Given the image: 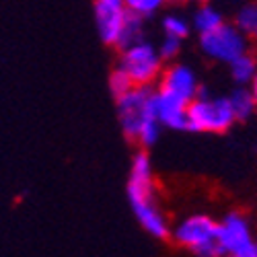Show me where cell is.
Wrapping results in <instances>:
<instances>
[{
	"label": "cell",
	"instance_id": "d6986e66",
	"mask_svg": "<svg viewBox=\"0 0 257 257\" xmlns=\"http://www.w3.org/2000/svg\"><path fill=\"white\" fill-rule=\"evenodd\" d=\"M230 257H257V243L249 245L247 249H243V251H239V253H234V255H230Z\"/></svg>",
	"mask_w": 257,
	"mask_h": 257
},
{
	"label": "cell",
	"instance_id": "2e32d148",
	"mask_svg": "<svg viewBox=\"0 0 257 257\" xmlns=\"http://www.w3.org/2000/svg\"><path fill=\"white\" fill-rule=\"evenodd\" d=\"M123 5L132 15H136V17L146 21V19H151L153 15H157L163 9L165 0H123Z\"/></svg>",
	"mask_w": 257,
	"mask_h": 257
},
{
	"label": "cell",
	"instance_id": "9c48e42d",
	"mask_svg": "<svg viewBox=\"0 0 257 257\" xmlns=\"http://www.w3.org/2000/svg\"><path fill=\"white\" fill-rule=\"evenodd\" d=\"M157 87L185 99L187 103L194 101L202 91L196 70L191 66H187V64H183V62H171L169 66H165L163 74L157 82Z\"/></svg>",
	"mask_w": 257,
	"mask_h": 257
},
{
	"label": "cell",
	"instance_id": "7402d4cb",
	"mask_svg": "<svg viewBox=\"0 0 257 257\" xmlns=\"http://www.w3.org/2000/svg\"><path fill=\"white\" fill-rule=\"evenodd\" d=\"M194 3H198V5H206V3H210V0H194Z\"/></svg>",
	"mask_w": 257,
	"mask_h": 257
},
{
	"label": "cell",
	"instance_id": "30bf717a",
	"mask_svg": "<svg viewBox=\"0 0 257 257\" xmlns=\"http://www.w3.org/2000/svg\"><path fill=\"white\" fill-rule=\"evenodd\" d=\"M187 101L165 89L153 91V113L157 121L169 130H187Z\"/></svg>",
	"mask_w": 257,
	"mask_h": 257
},
{
	"label": "cell",
	"instance_id": "8fae6325",
	"mask_svg": "<svg viewBox=\"0 0 257 257\" xmlns=\"http://www.w3.org/2000/svg\"><path fill=\"white\" fill-rule=\"evenodd\" d=\"M226 66H228V74H230V80L234 82V87H249V82L257 74V60L253 52L241 54L230 64H226Z\"/></svg>",
	"mask_w": 257,
	"mask_h": 257
},
{
	"label": "cell",
	"instance_id": "44dd1931",
	"mask_svg": "<svg viewBox=\"0 0 257 257\" xmlns=\"http://www.w3.org/2000/svg\"><path fill=\"white\" fill-rule=\"evenodd\" d=\"M165 3H167V5H183L185 0H165Z\"/></svg>",
	"mask_w": 257,
	"mask_h": 257
},
{
	"label": "cell",
	"instance_id": "7a4b0ae2",
	"mask_svg": "<svg viewBox=\"0 0 257 257\" xmlns=\"http://www.w3.org/2000/svg\"><path fill=\"white\" fill-rule=\"evenodd\" d=\"M153 91L155 87H132L115 99L117 121L123 136L142 148L155 146L163 130L153 113Z\"/></svg>",
	"mask_w": 257,
	"mask_h": 257
},
{
	"label": "cell",
	"instance_id": "ffe728a7",
	"mask_svg": "<svg viewBox=\"0 0 257 257\" xmlns=\"http://www.w3.org/2000/svg\"><path fill=\"white\" fill-rule=\"evenodd\" d=\"M249 89H251V93H253V97H255V101H257V74H255L253 80L249 82Z\"/></svg>",
	"mask_w": 257,
	"mask_h": 257
},
{
	"label": "cell",
	"instance_id": "9a60e30c",
	"mask_svg": "<svg viewBox=\"0 0 257 257\" xmlns=\"http://www.w3.org/2000/svg\"><path fill=\"white\" fill-rule=\"evenodd\" d=\"M163 35L167 37H175V39H187L189 33H191V23H189V19L179 15V13H169L163 17Z\"/></svg>",
	"mask_w": 257,
	"mask_h": 257
},
{
	"label": "cell",
	"instance_id": "6da1fadb",
	"mask_svg": "<svg viewBox=\"0 0 257 257\" xmlns=\"http://www.w3.org/2000/svg\"><path fill=\"white\" fill-rule=\"evenodd\" d=\"M127 202L138 224L155 239H169L171 224L159 206L153 161L144 151L132 159L127 175Z\"/></svg>",
	"mask_w": 257,
	"mask_h": 257
},
{
	"label": "cell",
	"instance_id": "ac0fdd59",
	"mask_svg": "<svg viewBox=\"0 0 257 257\" xmlns=\"http://www.w3.org/2000/svg\"><path fill=\"white\" fill-rule=\"evenodd\" d=\"M181 46H183L181 39L163 35V39H161V44L157 46V50H159V54H161V58H163L165 62H175L177 56L181 54Z\"/></svg>",
	"mask_w": 257,
	"mask_h": 257
},
{
	"label": "cell",
	"instance_id": "7c38bea8",
	"mask_svg": "<svg viewBox=\"0 0 257 257\" xmlns=\"http://www.w3.org/2000/svg\"><path fill=\"white\" fill-rule=\"evenodd\" d=\"M189 23H191V31H198V35H204V33H210L216 27H220L224 23V17L216 7H210L206 3L196 9V13L189 19Z\"/></svg>",
	"mask_w": 257,
	"mask_h": 257
},
{
	"label": "cell",
	"instance_id": "4fadbf2b",
	"mask_svg": "<svg viewBox=\"0 0 257 257\" xmlns=\"http://www.w3.org/2000/svg\"><path fill=\"white\" fill-rule=\"evenodd\" d=\"M228 101H230L232 113L237 117V121H247L257 111V101L249 87H234L228 95Z\"/></svg>",
	"mask_w": 257,
	"mask_h": 257
},
{
	"label": "cell",
	"instance_id": "5b68a950",
	"mask_svg": "<svg viewBox=\"0 0 257 257\" xmlns=\"http://www.w3.org/2000/svg\"><path fill=\"white\" fill-rule=\"evenodd\" d=\"M163 64L165 60L161 58L157 46L146 39H138L119 50L117 68L127 74L134 87H155L163 74Z\"/></svg>",
	"mask_w": 257,
	"mask_h": 257
},
{
	"label": "cell",
	"instance_id": "603a6c76",
	"mask_svg": "<svg viewBox=\"0 0 257 257\" xmlns=\"http://www.w3.org/2000/svg\"><path fill=\"white\" fill-rule=\"evenodd\" d=\"M253 56H255V60H257V39H255V50H253Z\"/></svg>",
	"mask_w": 257,
	"mask_h": 257
},
{
	"label": "cell",
	"instance_id": "52a82bcc",
	"mask_svg": "<svg viewBox=\"0 0 257 257\" xmlns=\"http://www.w3.org/2000/svg\"><path fill=\"white\" fill-rule=\"evenodd\" d=\"M93 11L99 39L105 46L119 48L125 27L132 17V13L125 9L123 0H95Z\"/></svg>",
	"mask_w": 257,
	"mask_h": 257
},
{
	"label": "cell",
	"instance_id": "277c9868",
	"mask_svg": "<svg viewBox=\"0 0 257 257\" xmlns=\"http://www.w3.org/2000/svg\"><path fill=\"white\" fill-rule=\"evenodd\" d=\"M169 239L191 251L196 257H220L218 222L208 214H189L175 226H171Z\"/></svg>",
	"mask_w": 257,
	"mask_h": 257
},
{
	"label": "cell",
	"instance_id": "ba28073f",
	"mask_svg": "<svg viewBox=\"0 0 257 257\" xmlns=\"http://www.w3.org/2000/svg\"><path fill=\"white\" fill-rule=\"evenodd\" d=\"M257 243L253 237L251 222L241 212H228L218 220V249L220 257H230Z\"/></svg>",
	"mask_w": 257,
	"mask_h": 257
},
{
	"label": "cell",
	"instance_id": "3957f363",
	"mask_svg": "<svg viewBox=\"0 0 257 257\" xmlns=\"http://www.w3.org/2000/svg\"><path fill=\"white\" fill-rule=\"evenodd\" d=\"M237 121L228 95H200L187 105V130L198 134H224Z\"/></svg>",
	"mask_w": 257,
	"mask_h": 257
},
{
	"label": "cell",
	"instance_id": "5bb4252c",
	"mask_svg": "<svg viewBox=\"0 0 257 257\" xmlns=\"http://www.w3.org/2000/svg\"><path fill=\"white\" fill-rule=\"evenodd\" d=\"M234 25H237L247 39H257V0H247L234 13Z\"/></svg>",
	"mask_w": 257,
	"mask_h": 257
},
{
	"label": "cell",
	"instance_id": "8992f818",
	"mask_svg": "<svg viewBox=\"0 0 257 257\" xmlns=\"http://www.w3.org/2000/svg\"><path fill=\"white\" fill-rule=\"evenodd\" d=\"M200 50L212 62L230 64L234 58L249 52V39L234 23L224 21L214 31L200 35Z\"/></svg>",
	"mask_w": 257,
	"mask_h": 257
},
{
	"label": "cell",
	"instance_id": "e0dca14e",
	"mask_svg": "<svg viewBox=\"0 0 257 257\" xmlns=\"http://www.w3.org/2000/svg\"><path fill=\"white\" fill-rule=\"evenodd\" d=\"M134 87L132 84V80L127 78V74L125 72H121L117 66L113 68V72L109 74V91H111V95H113V99H117V97H121L123 93H127Z\"/></svg>",
	"mask_w": 257,
	"mask_h": 257
}]
</instances>
